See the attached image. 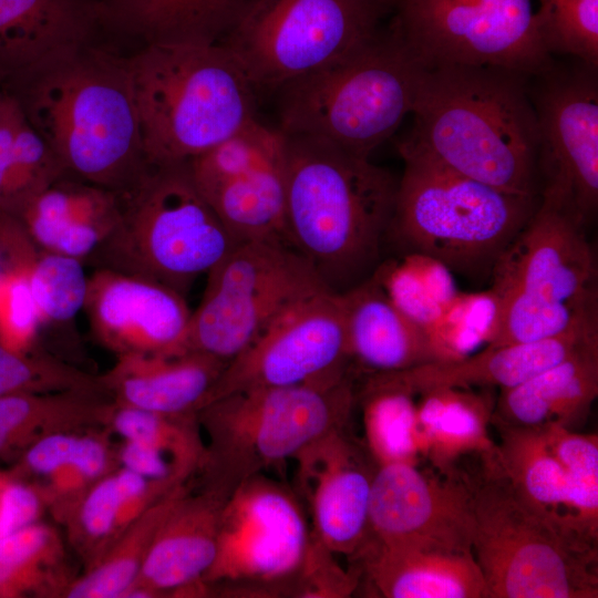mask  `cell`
Instances as JSON below:
<instances>
[{
  "mask_svg": "<svg viewBox=\"0 0 598 598\" xmlns=\"http://www.w3.org/2000/svg\"><path fill=\"white\" fill-rule=\"evenodd\" d=\"M3 93L70 175L123 195L151 169L127 56L105 42L43 62Z\"/></svg>",
  "mask_w": 598,
  "mask_h": 598,
  "instance_id": "1",
  "label": "cell"
},
{
  "mask_svg": "<svg viewBox=\"0 0 598 598\" xmlns=\"http://www.w3.org/2000/svg\"><path fill=\"white\" fill-rule=\"evenodd\" d=\"M285 135L283 238L326 288L344 293L382 262L399 181L329 141Z\"/></svg>",
  "mask_w": 598,
  "mask_h": 598,
  "instance_id": "2",
  "label": "cell"
},
{
  "mask_svg": "<svg viewBox=\"0 0 598 598\" xmlns=\"http://www.w3.org/2000/svg\"><path fill=\"white\" fill-rule=\"evenodd\" d=\"M528 79L494 66L426 68L406 138L462 175L539 197V133Z\"/></svg>",
  "mask_w": 598,
  "mask_h": 598,
  "instance_id": "3",
  "label": "cell"
},
{
  "mask_svg": "<svg viewBox=\"0 0 598 598\" xmlns=\"http://www.w3.org/2000/svg\"><path fill=\"white\" fill-rule=\"evenodd\" d=\"M126 56L151 166L189 161L256 118V86L223 44L150 45Z\"/></svg>",
  "mask_w": 598,
  "mask_h": 598,
  "instance_id": "4",
  "label": "cell"
},
{
  "mask_svg": "<svg viewBox=\"0 0 598 598\" xmlns=\"http://www.w3.org/2000/svg\"><path fill=\"white\" fill-rule=\"evenodd\" d=\"M388 240L430 256L452 272L483 279L536 212L540 198L507 193L462 175L404 138Z\"/></svg>",
  "mask_w": 598,
  "mask_h": 598,
  "instance_id": "5",
  "label": "cell"
},
{
  "mask_svg": "<svg viewBox=\"0 0 598 598\" xmlns=\"http://www.w3.org/2000/svg\"><path fill=\"white\" fill-rule=\"evenodd\" d=\"M426 66L392 29L355 53L282 87L279 130L370 158L412 113Z\"/></svg>",
  "mask_w": 598,
  "mask_h": 598,
  "instance_id": "6",
  "label": "cell"
},
{
  "mask_svg": "<svg viewBox=\"0 0 598 598\" xmlns=\"http://www.w3.org/2000/svg\"><path fill=\"white\" fill-rule=\"evenodd\" d=\"M467 476L472 551L485 598H597V546L565 532L513 487L502 467Z\"/></svg>",
  "mask_w": 598,
  "mask_h": 598,
  "instance_id": "7",
  "label": "cell"
},
{
  "mask_svg": "<svg viewBox=\"0 0 598 598\" xmlns=\"http://www.w3.org/2000/svg\"><path fill=\"white\" fill-rule=\"evenodd\" d=\"M343 379L229 393L197 412L207 447L204 487L225 498L322 435L347 424L357 401Z\"/></svg>",
  "mask_w": 598,
  "mask_h": 598,
  "instance_id": "8",
  "label": "cell"
},
{
  "mask_svg": "<svg viewBox=\"0 0 598 598\" xmlns=\"http://www.w3.org/2000/svg\"><path fill=\"white\" fill-rule=\"evenodd\" d=\"M116 227L87 261L159 282L185 297L236 245L198 192L188 161L152 166L118 195Z\"/></svg>",
  "mask_w": 598,
  "mask_h": 598,
  "instance_id": "9",
  "label": "cell"
},
{
  "mask_svg": "<svg viewBox=\"0 0 598 598\" xmlns=\"http://www.w3.org/2000/svg\"><path fill=\"white\" fill-rule=\"evenodd\" d=\"M395 0H256L223 40L258 87L283 85L374 40Z\"/></svg>",
  "mask_w": 598,
  "mask_h": 598,
  "instance_id": "10",
  "label": "cell"
},
{
  "mask_svg": "<svg viewBox=\"0 0 598 598\" xmlns=\"http://www.w3.org/2000/svg\"><path fill=\"white\" fill-rule=\"evenodd\" d=\"M206 276L200 303L192 311L187 350L224 362L246 349L288 307L326 288L312 266L281 237L237 244Z\"/></svg>",
  "mask_w": 598,
  "mask_h": 598,
  "instance_id": "11",
  "label": "cell"
},
{
  "mask_svg": "<svg viewBox=\"0 0 598 598\" xmlns=\"http://www.w3.org/2000/svg\"><path fill=\"white\" fill-rule=\"evenodd\" d=\"M393 29L426 68L494 66L528 76L553 66L532 0H395Z\"/></svg>",
  "mask_w": 598,
  "mask_h": 598,
  "instance_id": "12",
  "label": "cell"
},
{
  "mask_svg": "<svg viewBox=\"0 0 598 598\" xmlns=\"http://www.w3.org/2000/svg\"><path fill=\"white\" fill-rule=\"evenodd\" d=\"M310 532L295 493L264 474L250 476L223 505L216 556L203 582L236 597H292Z\"/></svg>",
  "mask_w": 598,
  "mask_h": 598,
  "instance_id": "13",
  "label": "cell"
},
{
  "mask_svg": "<svg viewBox=\"0 0 598 598\" xmlns=\"http://www.w3.org/2000/svg\"><path fill=\"white\" fill-rule=\"evenodd\" d=\"M351 365L342 296L323 288L288 307L228 361L206 404L238 391L340 380Z\"/></svg>",
  "mask_w": 598,
  "mask_h": 598,
  "instance_id": "14",
  "label": "cell"
},
{
  "mask_svg": "<svg viewBox=\"0 0 598 598\" xmlns=\"http://www.w3.org/2000/svg\"><path fill=\"white\" fill-rule=\"evenodd\" d=\"M501 467L517 493L565 532L598 544V436L492 417Z\"/></svg>",
  "mask_w": 598,
  "mask_h": 598,
  "instance_id": "15",
  "label": "cell"
},
{
  "mask_svg": "<svg viewBox=\"0 0 598 598\" xmlns=\"http://www.w3.org/2000/svg\"><path fill=\"white\" fill-rule=\"evenodd\" d=\"M592 66L539 74L532 93L539 147L540 202L568 214L584 227L598 205V86Z\"/></svg>",
  "mask_w": 598,
  "mask_h": 598,
  "instance_id": "16",
  "label": "cell"
},
{
  "mask_svg": "<svg viewBox=\"0 0 598 598\" xmlns=\"http://www.w3.org/2000/svg\"><path fill=\"white\" fill-rule=\"evenodd\" d=\"M198 192L239 243L283 238L286 135L254 118L188 161Z\"/></svg>",
  "mask_w": 598,
  "mask_h": 598,
  "instance_id": "17",
  "label": "cell"
},
{
  "mask_svg": "<svg viewBox=\"0 0 598 598\" xmlns=\"http://www.w3.org/2000/svg\"><path fill=\"white\" fill-rule=\"evenodd\" d=\"M467 475L426 474L410 463L377 465L370 492V537L390 547L473 553Z\"/></svg>",
  "mask_w": 598,
  "mask_h": 598,
  "instance_id": "18",
  "label": "cell"
},
{
  "mask_svg": "<svg viewBox=\"0 0 598 598\" xmlns=\"http://www.w3.org/2000/svg\"><path fill=\"white\" fill-rule=\"evenodd\" d=\"M491 289L517 292L550 303L597 305V265L585 227L540 202L497 260Z\"/></svg>",
  "mask_w": 598,
  "mask_h": 598,
  "instance_id": "19",
  "label": "cell"
},
{
  "mask_svg": "<svg viewBox=\"0 0 598 598\" xmlns=\"http://www.w3.org/2000/svg\"><path fill=\"white\" fill-rule=\"evenodd\" d=\"M83 310L92 336L116 357H174L188 352L192 311L185 297L154 280L95 268Z\"/></svg>",
  "mask_w": 598,
  "mask_h": 598,
  "instance_id": "20",
  "label": "cell"
},
{
  "mask_svg": "<svg viewBox=\"0 0 598 598\" xmlns=\"http://www.w3.org/2000/svg\"><path fill=\"white\" fill-rule=\"evenodd\" d=\"M297 486L309 503L312 534L334 554L353 557L369 538V502L377 467L367 447L333 430L299 451Z\"/></svg>",
  "mask_w": 598,
  "mask_h": 598,
  "instance_id": "21",
  "label": "cell"
},
{
  "mask_svg": "<svg viewBox=\"0 0 598 598\" xmlns=\"http://www.w3.org/2000/svg\"><path fill=\"white\" fill-rule=\"evenodd\" d=\"M225 501L205 487L195 494L187 488L158 527L140 575L123 598L208 596L203 577L216 556Z\"/></svg>",
  "mask_w": 598,
  "mask_h": 598,
  "instance_id": "22",
  "label": "cell"
},
{
  "mask_svg": "<svg viewBox=\"0 0 598 598\" xmlns=\"http://www.w3.org/2000/svg\"><path fill=\"white\" fill-rule=\"evenodd\" d=\"M246 0H99L104 42L130 55L150 45L219 44Z\"/></svg>",
  "mask_w": 598,
  "mask_h": 598,
  "instance_id": "23",
  "label": "cell"
},
{
  "mask_svg": "<svg viewBox=\"0 0 598 598\" xmlns=\"http://www.w3.org/2000/svg\"><path fill=\"white\" fill-rule=\"evenodd\" d=\"M104 42L99 0H0V90L43 62Z\"/></svg>",
  "mask_w": 598,
  "mask_h": 598,
  "instance_id": "24",
  "label": "cell"
},
{
  "mask_svg": "<svg viewBox=\"0 0 598 598\" xmlns=\"http://www.w3.org/2000/svg\"><path fill=\"white\" fill-rule=\"evenodd\" d=\"M596 337L598 311L551 338L486 346L484 350L460 360L431 362L393 373L414 394L436 386L507 389L559 363Z\"/></svg>",
  "mask_w": 598,
  "mask_h": 598,
  "instance_id": "25",
  "label": "cell"
},
{
  "mask_svg": "<svg viewBox=\"0 0 598 598\" xmlns=\"http://www.w3.org/2000/svg\"><path fill=\"white\" fill-rule=\"evenodd\" d=\"M227 362L188 351L181 355L124 354L100 381L112 401L164 414H197Z\"/></svg>",
  "mask_w": 598,
  "mask_h": 598,
  "instance_id": "26",
  "label": "cell"
},
{
  "mask_svg": "<svg viewBox=\"0 0 598 598\" xmlns=\"http://www.w3.org/2000/svg\"><path fill=\"white\" fill-rule=\"evenodd\" d=\"M436 386L415 394L416 441L420 455L442 475H461L457 463L478 458L482 466H499L497 443L489 435L495 399L492 389Z\"/></svg>",
  "mask_w": 598,
  "mask_h": 598,
  "instance_id": "27",
  "label": "cell"
},
{
  "mask_svg": "<svg viewBox=\"0 0 598 598\" xmlns=\"http://www.w3.org/2000/svg\"><path fill=\"white\" fill-rule=\"evenodd\" d=\"M120 216L116 193L66 175L40 193L18 218L39 246L84 264Z\"/></svg>",
  "mask_w": 598,
  "mask_h": 598,
  "instance_id": "28",
  "label": "cell"
},
{
  "mask_svg": "<svg viewBox=\"0 0 598 598\" xmlns=\"http://www.w3.org/2000/svg\"><path fill=\"white\" fill-rule=\"evenodd\" d=\"M597 395L598 337L530 379L501 389L492 417L518 427L558 425L577 431Z\"/></svg>",
  "mask_w": 598,
  "mask_h": 598,
  "instance_id": "29",
  "label": "cell"
},
{
  "mask_svg": "<svg viewBox=\"0 0 598 598\" xmlns=\"http://www.w3.org/2000/svg\"><path fill=\"white\" fill-rule=\"evenodd\" d=\"M385 598H485L473 553L390 547L371 538L352 557Z\"/></svg>",
  "mask_w": 598,
  "mask_h": 598,
  "instance_id": "30",
  "label": "cell"
},
{
  "mask_svg": "<svg viewBox=\"0 0 598 598\" xmlns=\"http://www.w3.org/2000/svg\"><path fill=\"white\" fill-rule=\"evenodd\" d=\"M109 433L93 429L45 435L29 445L9 472L34 484L62 524L86 491L120 466Z\"/></svg>",
  "mask_w": 598,
  "mask_h": 598,
  "instance_id": "31",
  "label": "cell"
},
{
  "mask_svg": "<svg viewBox=\"0 0 598 598\" xmlns=\"http://www.w3.org/2000/svg\"><path fill=\"white\" fill-rule=\"evenodd\" d=\"M341 296L352 363L382 373L435 361L424 329L395 307L373 276Z\"/></svg>",
  "mask_w": 598,
  "mask_h": 598,
  "instance_id": "32",
  "label": "cell"
},
{
  "mask_svg": "<svg viewBox=\"0 0 598 598\" xmlns=\"http://www.w3.org/2000/svg\"><path fill=\"white\" fill-rule=\"evenodd\" d=\"M176 488L118 466L95 482L62 523L85 568L151 505Z\"/></svg>",
  "mask_w": 598,
  "mask_h": 598,
  "instance_id": "33",
  "label": "cell"
},
{
  "mask_svg": "<svg viewBox=\"0 0 598 598\" xmlns=\"http://www.w3.org/2000/svg\"><path fill=\"white\" fill-rule=\"evenodd\" d=\"M0 266L22 272L43 326H65L83 309L87 276L84 264L39 246L21 220L0 209Z\"/></svg>",
  "mask_w": 598,
  "mask_h": 598,
  "instance_id": "34",
  "label": "cell"
},
{
  "mask_svg": "<svg viewBox=\"0 0 598 598\" xmlns=\"http://www.w3.org/2000/svg\"><path fill=\"white\" fill-rule=\"evenodd\" d=\"M73 578L53 526L39 520L0 537V598L62 597Z\"/></svg>",
  "mask_w": 598,
  "mask_h": 598,
  "instance_id": "35",
  "label": "cell"
},
{
  "mask_svg": "<svg viewBox=\"0 0 598 598\" xmlns=\"http://www.w3.org/2000/svg\"><path fill=\"white\" fill-rule=\"evenodd\" d=\"M181 486L144 511L81 576L66 586L65 598H123L135 584L152 540L177 498Z\"/></svg>",
  "mask_w": 598,
  "mask_h": 598,
  "instance_id": "36",
  "label": "cell"
},
{
  "mask_svg": "<svg viewBox=\"0 0 598 598\" xmlns=\"http://www.w3.org/2000/svg\"><path fill=\"white\" fill-rule=\"evenodd\" d=\"M359 396L365 447L375 464H416V395L393 372H382L370 374Z\"/></svg>",
  "mask_w": 598,
  "mask_h": 598,
  "instance_id": "37",
  "label": "cell"
},
{
  "mask_svg": "<svg viewBox=\"0 0 598 598\" xmlns=\"http://www.w3.org/2000/svg\"><path fill=\"white\" fill-rule=\"evenodd\" d=\"M106 429L154 451L187 481L205 467L207 447L197 414H164L113 402Z\"/></svg>",
  "mask_w": 598,
  "mask_h": 598,
  "instance_id": "38",
  "label": "cell"
},
{
  "mask_svg": "<svg viewBox=\"0 0 598 598\" xmlns=\"http://www.w3.org/2000/svg\"><path fill=\"white\" fill-rule=\"evenodd\" d=\"M395 307L422 329L429 327L458 292L453 272L417 252L382 260L372 275Z\"/></svg>",
  "mask_w": 598,
  "mask_h": 598,
  "instance_id": "39",
  "label": "cell"
},
{
  "mask_svg": "<svg viewBox=\"0 0 598 598\" xmlns=\"http://www.w3.org/2000/svg\"><path fill=\"white\" fill-rule=\"evenodd\" d=\"M498 297L489 288L478 292L458 291L441 315L424 329L434 362H448L487 346L498 319Z\"/></svg>",
  "mask_w": 598,
  "mask_h": 598,
  "instance_id": "40",
  "label": "cell"
},
{
  "mask_svg": "<svg viewBox=\"0 0 598 598\" xmlns=\"http://www.w3.org/2000/svg\"><path fill=\"white\" fill-rule=\"evenodd\" d=\"M496 295L499 303L498 319L487 344L489 347L551 338L566 332L586 316L598 311L597 305L575 308L517 292Z\"/></svg>",
  "mask_w": 598,
  "mask_h": 598,
  "instance_id": "41",
  "label": "cell"
},
{
  "mask_svg": "<svg viewBox=\"0 0 598 598\" xmlns=\"http://www.w3.org/2000/svg\"><path fill=\"white\" fill-rule=\"evenodd\" d=\"M103 390L100 375L40 352L10 350L0 343V395Z\"/></svg>",
  "mask_w": 598,
  "mask_h": 598,
  "instance_id": "42",
  "label": "cell"
},
{
  "mask_svg": "<svg viewBox=\"0 0 598 598\" xmlns=\"http://www.w3.org/2000/svg\"><path fill=\"white\" fill-rule=\"evenodd\" d=\"M536 13L553 52L598 63V0H538Z\"/></svg>",
  "mask_w": 598,
  "mask_h": 598,
  "instance_id": "43",
  "label": "cell"
},
{
  "mask_svg": "<svg viewBox=\"0 0 598 598\" xmlns=\"http://www.w3.org/2000/svg\"><path fill=\"white\" fill-rule=\"evenodd\" d=\"M42 328L39 309L27 277L3 270L0 282V343L17 352L35 350Z\"/></svg>",
  "mask_w": 598,
  "mask_h": 598,
  "instance_id": "44",
  "label": "cell"
},
{
  "mask_svg": "<svg viewBox=\"0 0 598 598\" xmlns=\"http://www.w3.org/2000/svg\"><path fill=\"white\" fill-rule=\"evenodd\" d=\"M334 553L310 532L305 559L295 579L293 597L347 598L360 586L358 567L346 570Z\"/></svg>",
  "mask_w": 598,
  "mask_h": 598,
  "instance_id": "45",
  "label": "cell"
},
{
  "mask_svg": "<svg viewBox=\"0 0 598 598\" xmlns=\"http://www.w3.org/2000/svg\"><path fill=\"white\" fill-rule=\"evenodd\" d=\"M45 509L44 497L34 484L6 472L0 487V537L39 522Z\"/></svg>",
  "mask_w": 598,
  "mask_h": 598,
  "instance_id": "46",
  "label": "cell"
},
{
  "mask_svg": "<svg viewBox=\"0 0 598 598\" xmlns=\"http://www.w3.org/2000/svg\"><path fill=\"white\" fill-rule=\"evenodd\" d=\"M11 97L0 91V123L3 120L4 115L7 114V111L10 106Z\"/></svg>",
  "mask_w": 598,
  "mask_h": 598,
  "instance_id": "47",
  "label": "cell"
}]
</instances>
